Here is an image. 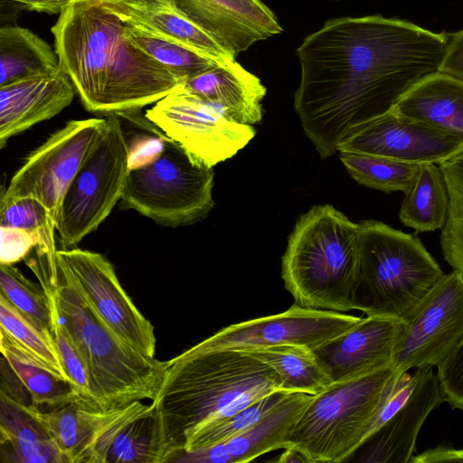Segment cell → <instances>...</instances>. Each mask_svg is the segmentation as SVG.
<instances>
[{
    "mask_svg": "<svg viewBox=\"0 0 463 463\" xmlns=\"http://www.w3.org/2000/svg\"><path fill=\"white\" fill-rule=\"evenodd\" d=\"M438 71L463 81V29L449 33L446 52Z\"/></svg>",
    "mask_w": 463,
    "mask_h": 463,
    "instance_id": "obj_41",
    "label": "cell"
},
{
    "mask_svg": "<svg viewBox=\"0 0 463 463\" xmlns=\"http://www.w3.org/2000/svg\"><path fill=\"white\" fill-rule=\"evenodd\" d=\"M284 452L277 459L278 462L281 463H300L308 462L307 458L297 449L293 447H288L284 449Z\"/></svg>",
    "mask_w": 463,
    "mask_h": 463,
    "instance_id": "obj_44",
    "label": "cell"
},
{
    "mask_svg": "<svg viewBox=\"0 0 463 463\" xmlns=\"http://www.w3.org/2000/svg\"><path fill=\"white\" fill-rule=\"evenodd\" d=\"M449 196L440 246L444 260L463 276V153L439 165Z\"/></svg>",
    "mask_w": 463,
    "mask_h": 463,
    "instance_id": "obj_35",
    "label": "cell"
},
{
    "mask_svg": "<svg viewBox=\"0 0 463 463\" xmlns=\"http://www.w3.org/2000/svg\"><path fill=\"white\" fill-rule=\"evenodd\" d=\"M180 87L211 103L233 121L252 126L262 118L266 88L237 61L213 66L185 80Z\"/></svg>",
    "mask_w": 463,
    "mask_h": 463,
    "instance_id": "obj_23",
    "label": "cell"
},
{
    "mask_svg": "<svg viewBox=\"0 0 463 463\" xmlns=\"http://www.w3.org/2000/svg\"><path fill=\"white\" fill-rule=\"evenodd\" d=\"M194 24L233 57L254 43L281 33L272 11L260 0H174Z\"/></svg>",
    "mask_w": 463,
    "mask_h": 463,
    "instance_id": "obj_17",
    "label": "cell"
},
{
    "mask_svg": "<svg viewBox=\"0 0 463 463\" xmlns=\"http://www.w3.org/2000/svg\"><path fill=\"white\" fill-rule=\"evenodd\" d=\"M75 93L60 65L1 86L0 148L12 137L59 114Z\"/></svg>",
    "mask_w": 463,
    "mask_h": 463,
    "instance_id": "obj_20",
    "label": "cell"
},
{
    "mask_svg": "<svg viewBox=\"0 0 463 463\" xmlns=\"http://www.w3.org/2000/svg\"><path fill=\"white\" fill-rule=\"evenodd\" d=\"M358 258V223L332 204L316 205L288 237L281 259L285 288L304 307L353 310Z\"/></svg>",
    "mask_w": 463,
    "mask_h": 463,
    "instance_id": "obj_5",
    "label": "cell"
},
{
    "mask_svg": "<svg viewBox=\"0 0 463 463\" xmlns=\"http://www.w3.org/2000/svg\"><path fill=\"white\" fill-rule=\"evenodd\" d=\"M434 367H423L407 402L361 447L362 461L411 463L419 432L430 413L445 402Z\"/></svg>",
    "mask_w": 463,
    "mask_h": 463,
    "instance_id": "obj_21",
    "label": "cell"
},
{
    "mask_svg": "<svg viewBox=\"0 0 463 463\" xmlns=\"http://www.w3.org/2000/svg\"><path fill=\"white\" fill-rule=\"evenodd\" d=\"M0 227L24 230L38 233V247L56 250L55 223L44 204L33 196L1 198Z\"/></svg>",
    "mask_w": 463,
    "mask_h": 463,
    "instance_id": "obj_37",
    "label": "cell"
},
{
    "mask_svg": "<svg viewBox=\"0 0 463 463\" xmlns=\"http://www.w3.org/2000/svg\"><path fill=\"white\" fill-rule=\"evenodd\" d=\"M174 454L162 416L150 404L117 434L105 463H166Z\"/></svg>",
    "mask_w": 463,
    "mask_h": 463,
    "instance_id": "obj_26",
    "label": "cell"
},
{
    "mask_svg": "<svg viewBox=\"0 0 463 463\" xmlns=\"http://www.w3.org/2000/svg\"><path fill=\"white\" fill-rule=\"evenodd\" d=\"M0 264H14L25 259L41 243L38 233L24 230L0 227Z\"/></svg>",
    "mask_w": 463,
    "mask_h": 463,
    "instance_id": "obj_40",
    "label": "cell"
},
{
    "mask_svg": "<svg viewBox=\"0 0 463 463\" xmlns=\"http://www.w3.org/2000/svg\"><path fill=\"white\" fill-rule=\"evenodd\" d=\"M47 297L52 311L51 332L63 366L72 382V385L76 392L90 405L95 407L92 402L90 379L85 364L80 355L73 340L61 322L53 300L49 295H47Z\"/></svg>",
    "mask_w": 463,
    "mask_h": 463,
    "instance_id": "obj_38",
    "label": "cell"
},
{
    "mask_svg": "<svg viewBox=\"0 0 463 463\" xmlns=\"http://www.w3.org/2000/svg\"><path fill=\"white\" fill-rule=\"evenodd\" d=\"M279 391L265 395L236 412L213 420L195 430L186 439L183 450L192 451L223 442L247 430L288 394Z\"/></svg>",
    "mask_w": 463,
    "mask_h": 463,
    "instance_id": "obj_34",
    "label": "cell"
},
{
    "mask_svg": "<svg viewBox=\"0 0 463 463\" xmlns=\"http://www.w3.org/2000/svg\"><path fill=\"white\" fill-rule=\"evenodd\" d=\"M0 293L19 311L51 331V306L42 286L29 280L14 264H0Z\"/></svg>",
    "mask_w": 463,
    "mask_h": 463,
    "instance_id": "obj_36",
    "label": "cell"
},
{
    "mask_svg": "<svg viewBox=\"0 0 463 463\" xmlns=\"http://www.w3.org/2000/svg\"><path fill=\"white\" fill-rule=\"evenodd\" d=\"M392 111L463 139V81L432 72L408 90Z\"/></svg>",
    "mask_w": 463,
    "mask_h": 463,
    "instance_id": "obj_25",
    "label": "cell"
},
{
    "mask_svg": "<svg viewBox=\"0 0 463 463\" xmlns=\"http://www.w3.org/2000/svg\"><path fill=\"white\" fill-rule=\"evenodd\" d=\"M358 250L353 303L366 317L407 322L444 276L415 234L379 221L358 223Z\"/></svg>",
    "mask_w": 463,
    "mask_h": 463,
    "instance_id": "obj_6",
    "label": "cell"
},
{
    "mask_svg": "<svg viewBox=\"0 0 463 463\" xmlns=\"http://www.w3.org/2000/svg\"><path fill=\"white\" fill-rule=\"evenodd\" d=\"M127 24L140 26L169 41L184 45L223 65L235 57L194 24L174 0H101Z\"/></svg>",
    "mask_w": 463,
    "mask_h": 463,
    "instance_id": "obj_22",
    "label": "cell"
},
{
    "mask_svg": "<svg viewBox=\"0 0 463 463\" xmlns=\"http://www.w3.org/2000/svg\"><path fill=\"white\" fill-rule=\"evenodd\" d=\"M0 330L4 331L33 361L72 385L52 332L19 311L1 293Z\"/></svg>",
    "mask_w": 463,
    "mask_h": 463,
    "instance_id": "obj_31",
    "label": "cell"
},
{
    "mask_svg": "<svg viewBox=\"0 0 463 463\" xmlns=\"http://www.w3.org/2000/svg\"><path fill=\"white\" fill-rule=\"evenodd\" d=\"M449 33L380 14L327 21L297 50L294 109L322 158L342 139L386 114L425 76L438 71Z\"/></svg>",
    "mask_w": 463,
    "mask_h": 463,
    "instance_id": "obj_1",
    "label": "cell"
},
{
    "mask_svg": "<svg viewBox=\"0 0 463 463\" xmlns=\"http://www.w3.org/2000/svg\"><path fill=\"white\" fill-rule=\"evenodd\" d=\"M436 374L445 402L463 410V340L437 366Z\"/></svg>",
    "mask_w": 463,
    "mask_h": 463,
    "instance_id": "obj_39",
    "label": "cell"
},
{
    "mask_svg": "<svg viewBox=\"0 0 463 463\" xmlns=\"http://www.w3.org/2000/svg\"><path fill=\"white\" fill-rule=\"evenodd\" d=\"M59 66L52 47L29 29L0 28V87Z\"/></svg>",
    "mask_w": 463,
    "mask_h": 463,
    "instance_id": "obj_29",
    "label": "cell"
},
{
    "mask_svg": "<svg viewBox=\"0 0 463 463\" xmlns=\"http://www.w3.org/2000/svg\"><path fill=\"white\" fill-rule=\"evenodd\" d=\"M279 391L285 390L276 372L243 351L194 345L165 361L151 404L162 416L175 455L201 426Z\"/></svg>",
    "mask_w": 463,
    "mask_h": 463,
    "instance_id": "obj_3",
    "label": "cell"
},
{
    "mask_svg": "<svg viewBox=\"0 0 463 463\" xmlns=\"http://www.w3.org/2000/svg\"><path fill=\"white\" fill-rule=\"evenodd\" d=\"M148 408L141 401L106 411L84 400L46 411L32 404L33 413L49 430L67 463H105L117 434Z\"/></svg>",
    "mask_w": 463,
    "mask_h": 463,
    "instance_id": "obj_16",
    "label": "cell"
},
{
    "mask_svg": "<svg viewBox=\"0 0 463 463\" xmlns=\"http://www.w3.org/2000/svg\"><path fill=\"white\" fill-rule=\"evenodd\" d=\"M105 128L106 118L68 121L28 155L1 198L35 197L56 225L64 195Z\"/></svg>",
    "mask_w": 463,
    "mask_h": 463,
    "instance_id": "obj_10",
    "label": "cell"
},
{
    "mask_svg": "<svg viewBox=\"0 0 463 463\" xmlns=\"http://www.w3.org/2000/svg\"><path fill=\"white\" fill-rule=\"evenodd\" d=\"M449 196L439 165H420L399 211L402 223L417 232L441 230L447 221Z\"/></svg>",
    "mask_w": 463,
    "mask_h": 463,
    "instance_id": "obj_27",
    "label": "cell"
},
{
    "mask_svg": "<svg viewBox=\"0 0 463 463\" xmlns=\"http://www.w3.org/2000/svg\"><path fill=\"white\" fill-rule=\"evenodd\" d=\"M313 398L305 392H288L255 424L229 439L199 449L181 450L169 462L245 463L266 453L287 448V438Z\"/></svg>",
    "mask_w": 463,
    "mask_h": 463,
    "instance_id": "obj_18",
    "label": "cell"
},
{
    "mask_svg": "<svg viewBox=\"0 0 463 463\" xmlns=\"http://www.w3.org/2000/svg\"><path fill=\"white\" fill-rule=\"evenodd\" d=\"M463 340V276L452 269L403 324L392 365L410 369L438 366Z\"/></svg>",
    "mask_w": 463,
    "mask_h": 463,
    "instance_id": "obj_12",
    "label": "cell"
},
{
    "mask_svg": "<svg viewBox=\"0 0 463 463\" xmlns=\"http://www.w3.org/2000/svg\"><path fill=\"white\" fill-rule=\"evenodd\" d=\"M404 322L366 317L326 345L313 350L334 382L392 364Z\"/></svg>",
    "mask_w": 463,
    "mask_h": 463,
    "instance_id": "obj_19",
    "label": "cell"
},
{
    "mask_svg": "<svg viewBox=\"0 0 463 463\" xmlns=\"http://www.w3.org/2000/svg\"><path fill=\"white\" fill-rule=\"evenodd\" d=\"M124 26L101 0H77L52 27L59 65L91 113L136 112L184 81L130 43Z\"/></svg>",
    "mask_w": 463,
    "mask_h": 463,
    "instance_id": "obj_2",
    "label": "cell"
},
{
    "mask_svg": "<svg viewBox=\"0 0 463 463\" xmlns=\"http://www.w3.org/2000/svg\"><path fill=\"white\" fill-rule=\"evenodd\" d=\"M126 37L143 52L184 80L221 64L140 26L124 23Z\"/></svg>",
    "mask_w": 463,
    "mask_h": 463,
    "instance_id": "obj_32",
    "label": "cell"
},
{
    "mask_svg": "<svg viewBox=\"0 0 463 463\" xmlns=\"http://www.w3.org/2000/svg\"><path fill=\"white\" fill-rule=\"evenodd\" d=\"M337 152L373 155L412 164H436L463 153V139L392 110L356 128Z\"/></svg>",
    "mask_w": 463,
    "mask_h": 463,
    "instance_id": "obj_15",
    "label": "cell"
},
{
    "mask_svg": "<svg viewBox=\"0 0 463 463\" xmlns=\"http://www.w3.org/2000/svg\"><path fill=\"white\" fill-rule=\"evenodd\" d=\"M99 140L69 186L56 222L62 249L74 248L109 215L121 199L128 145L118 114L106 115Z\"/></svg>",
    "mask_w": 463,
    "mask_h": 463,
    "instance_id": "obj_9",
    "label": "cell"
},
{
    "mask_svg": "<svg viewBox=\"0 0 463 463\" xmlns=\"http://www.w3.org/2000/svg\"><path fill=\"white\" fill-rule=\"evenodd\" d=\"M463 462V448L455 449L449 446H437L426 449L423 452L413 455L411 463H432V462Z\"/></svg>",
    "mask_w": 463,
    "mask_h": 463,
    "instance_id": "obj_42",
    "label": "cell"
},
{
    "mask_svg": "<svg viewBox=\"0 0 463 463\" xmlns=\"http://www.w3.org/2000/svg\"><path fill=\"white\" fill-rule=\"evenodd\" d=\"M392 364L334 382L306 406L287 438V448L314 462H341L364 444L393 380Z\"/></svg>",
    "mask_w": 463,
    "mask_h": 463,
    "instance_id": "obj_7",
    "label": "cell"
},
{
    "mask_svg": "<svg viewBox=\"0 0 463 463\" xmlns=\"http://www.w3.org/2000/svg\"><path fill=\"white\" fill-rule=\"evenodd\" d=\"M213 176V168L196 162L165 134L163 149L156 158L128 168L120 200L125 208L159 224H192L214 207Z\"/></svg>",
    "mask_w": 463,
    "mask_h": 463,
    "instance_id": "obj_8",
    "label": "cell"
},
{
    "mask_svg": "<svg viewBox=\"0 0 463 463\" xmlns=\"http://www.w3.org/2000/svg\"><path fill=\"white\" fill-rule=\"evenodd\" d=\"M0 334L2 356L26 388L35 407L46 411L84 400L71 383L61 380L33 361L4 331L0 330Z\"/></svg>",
    "mask_w": 463,
    "mask_h": 463,
    "instance_id": "obj_30",
    "label": "cell"
},
{
    "mask_svg": "<svg viewBox=\"0 0 463 463\" xmlns=\"http://www.w3.org/2000/svg\"><path fill=\"white\" fill-rule=\"evenodd\" d=\"M145 117L196 162L210 168L235 156L255 136L251 125L233 121L180 86L156 102Z\"/></svg>",
    "mask_w": 463,
    "mask_h": 463,
    "instance_id": "obj_11",
    "label": "cell"
},
{
    "mask_svg": "<svg viewBox=\"0 0 463 463\" xmlns=\"http://www.w3.org/2000/svg\"><path fill=\"white\" fill-rule=\"evenodd\" d=\"M2 461L67 463L54 438L35 416L32 404L18 402L0 391Z\"/></svg>",
    "mask_w": 463,
    "mask_h": 463,
    "instance_id": "obj_24",
    "label": "cell"
},
{
    "mask_svg": "<svg viewBox=\"0 0 463 463\" xmlns=\"http://www.w3.org/2000/svg\"><path fill=\"white\" fill-rule=\"evenodd\" d=\"M20 3L24 9L46 13L49 14H60L71 4L77 0H12Z\"/></svg>",
    "mask_w": 463,
    "mask_h": 463,
    "instance_id": "obj_43",
    "label": "cell"
},
{
    "mask_svg": "<svg viewBox=\"0 0 463 463\" xmlns=\"http://www.w3.org/2000/svg\"><path fill=\"white\" fill-rule=\"evenodd\" d=\"M361 319L344 312L294 304L279 314L230 325L194 346L203 350H249L295 345L316 350L350 329Z\"/></svg>",
    "mask_w": 463,
    "mask_h": 463,
    "instance_id": "obj_13",
    "label": "cell"
},
{
    "mask_svg": "<svg viewBox=\"0 0 463 463\" xmlns=\"http://www.w3.org/2000/svg\"><path fill=\"white\" fill-rule=\"evenodd\" d=\"M57 254L101 320L128 345L154 358V326L124 290L112 264L99 253L79 248L58 250Z\"/></svg>",
    "mask_w": 463,
    "mask_h": 463,
    "instance_id": "obj_14",
    "label": "cell"
},
{
    "mask_svg": "<svg viewBox=\"0 0 463 463\" xmlns=\"http://www.w3.org/2000/svg\"><path fill=\"white\" fill-rule=\"evenodd\" d=\"M339 157L356 182L385 193L406 194L420 168L419 165L366 154L340 152Z\"/></svg>",
    "mask_w": 463,
    "mask_h": 463,
    "instance_id": "obj_33",
    "label": "cell"
},
{
    "mask_svg": "<svg viewBox=\"0 0 463 463\" xmlns=\"http://www.w3.org/2000/svg\"><path fill=\"white\" fill-rule=\"evenodd\" d=\"M240 351L271 367L286 392L316 395L333 383L313 350L295 345H276Z\"/></svg>",
    "mask_w": 463,
    "mask_h": 463,
    "instance_id": "obj_28",
    "label": "cell"
},
{
    "mask_svg": "<svg viewBox=\"0 0 463 463\" xmlns=\"http://www.w3.org/2000/svg\"><path fill=\"white\" fill-rule=\"evenodd\" d=\"M58 282L52 284L38 262L29 266L53 300L59 317L81 356L93 404L99 410L156 397L165 362L148 357L120 339L98 316L57 254Z\"/></svg>",
    "mask_w": 463,
    "mask_h": 463,
    "instance_id": "obj_4",
    "label": "cell"
}]
</instances>
